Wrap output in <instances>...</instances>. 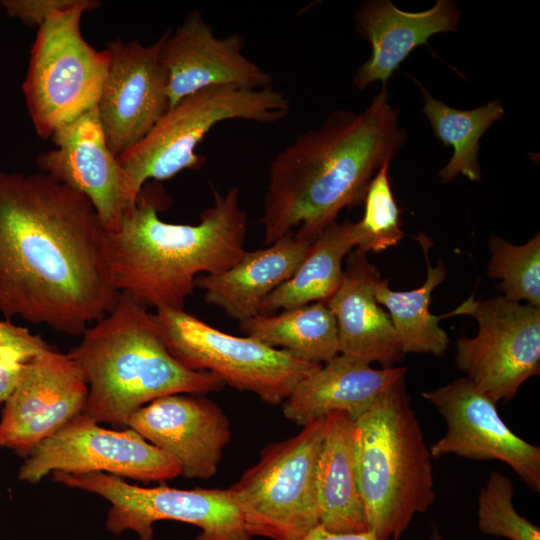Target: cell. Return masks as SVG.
Listing matches in <instances>:
<instances>
[{"instance_id": "26", "label": "cell", "mask_w": 540, "mask_h": 540, "mask_svg": "<svg viewBox=\"0 0 540 540\" xmlns=\"http://www.w3.org/2000/svg\"><path fill=\"white\" fill-rule=\"evenodd\" d=\"M239 323L246 336L307 362L323 364L340 354L336 321L326 302L258 314Z\"/></svg>"}, {"instance_id": "31", "label": "cell", "mask_w": 540, "mask_h": 540, "mask_svg": "<svg viewBox=\"0 0 540 540\" xmlns=\"http://www.w3.org/2000/svg\"><path fill=\"white\" fill-rule=\"evenodd\" d=\"M41 336L26 327L18 326L8 319H0V357L23 364L34 356L51 349Z\"/></svg>"}, {"instance_id": "30", "label": "cell", "mask_w": 540, "mask_h": 540, "mask_svg": "<svg viewBox=\"0 0 540 540\" xmlns=\"http://www.w3.org/2000/svg\"><path fill=\"white\" fill-rule=\"evenodd\" d=\"M514 486L509 477L494 470L477 499V526L481 533L509 540H540V528L514 507Z\"/></svg>"}, {"instance_id": "27", "label": "cell", "mask_w": 540, "mask_h": 540, "mask_svg": "<svg viewBox=\"0 0 540 540\" xmlns=\"http://www.w3.org/2000/svg\"><path fill=\"white\" fill-rule=\"evenodd\" d=\"M416 82L424 100L423 113L435 137L453 148L452 157L438 173L440 180L449 183L463 175L471 181H480L479 141L494 122L504 117L501 102L495 99L474 109L460 110L436 99Z\"/></svg>"}, {"instance_id": "15", "label": "cell", "mask_w": 540, "mask_h": 540, "mask_svg": "<svg viewBox=\"0 0 540 540\" xmlns=\"http://www.w3.org/2000/svg\"><path fill=\"white\" fill-rule=\"evenodd\" d=\"M161 45L162 37L149 46L120 39L106 45L109 68L96 109L116 156L143 139L169 109Z\"/></svg>"}, {"instance_id": "35", "label": "cell", "mask_w": 540, "mask_h": 540, "mask_svg": "<svg viewBox=\"0 0 540 540\" xmlns=\"http://www.w3.org/2000/svg\"><path fill=\"white\" fill-rule=\"evenodd\" d=\"M428 540H446L445 537L442 535V533L440 532V530L436 527V526H433L431 528V532H430V536H429V539Z\"/></svg>"}, {"instance_id": "34", "label": "cell", "mask_w": 540, "mask_h": 540, "mask_svg": "<svg viewBox=\"0 0 540 540\" xmlns=\"http://www.w3.org/2000/svg\"><path fill=\"white\" fill-rule=\"evenodd\" d=\"M300 540H378L371 530L354 533L332 532L317 525Z\"/></svg>"}, {"instance_id": "3", "label": "cell", "mask_w": 540, "mask_h": 540, "mask_svg": "<svg viewBox=\"0 0 540 540\" xmlns=\"http://www.w3.org/2000/svg\"><path fill=\"white\" fill-rule=\"evenodd\" d=\"M159 201L142 188L110 233L114 284L144 307L184 309L201 274L224 271L246 252L248 214L240 190L213 189V202L197 224L168 223L159 217Z\"/></svg>"}, {"instance_id": "33", "label": "cell", "mask_w": 540, "mask_h": 540, "mask_svg": "<svg viewBox=\"0 0 540 540\" xmlns=\"http://www.w3.org/2000/svg\"><path fill=\"white\" fill-rule=\"evenodd\" d=\"M22 364L0 357V405L4 404L13 391L21 374Z\"/></svg>"}, {"instance_id": "4", "label": "cell", "mask_w": 540, "mask_h": 540, "mask_svg": "<svg viewBox=\"0 0 540 540\" xmlns=\"http://www.w3.org/2000/svg\"><path fill=\"white\" fill-rule=\"evenodd\" d=\"M82 336L70 354L88 384L82 413L97 423L127 426L136 410L158 398L204 395L224 386L214 375L191 370L175 359L154 314L124 293Z\"/></svg>"}, {"instance_id": "6", "label": "cell", "mask_w": 540, "mask_h": 540, "mask_svg": "<svg viewBox=\"0 0 540 540\" xmlns=\"http://www.w3.org/2000/svg\"><path fill=\"white\" fill-rule=\"evenodd\" d=\"M290 102L272 87L211 86L170 107L149 133L117 156L134 204L146 181L168 180L183 170H198L206 160L195 149L217 124L233 119L261 124L287 117Z\"/></svg>"}, {"instance_id": "28", "label": "cell", "mask_w": 540, "mask_h": 540, "mask_svg": "<svg viewBox=\"0 0 540 540\" xmlns=\"http://www.w3.org/2000/svg\"><path fill=\"white\" fill-rule=\"evenodd\" d=\"M491 253L487 273L499 279L497 289L508 300L525 301L540 308V235L515 245L498 236L489 239Z\"/></svg>"}, {"instance_id": "22", "label": "cell", "mask_w": 540, "mask_h": 540, "mask_svg": "<svg viewBox=\"0 0 540 540\" xmlns=\"http://www.w3.org/2000/svg\"><path fill=\"white\" fill-rule=\"evenodd\" d=\"M310 243L289 233L265 248L246 251L224 271L199 275L195 287L228 317L239 322L252 318L267 296L294 274Z\"/></svg>"}, {"instance_id": "23", "label": "cell", "mask_w": 540, "mask_h": 540, "mask_svg": "<svg viewBox=\"0 0 540 540\" xmlns=\"http://www.w3.org/2000/svg\"><path fill=\"white\" fill-rule=\"evenodd\" d=\"M319 525L338 533L368 530L355 461V420L343 411L324 417L316 465Z\"/></svg>"}, {"instance_id": "25", "label": "cell", "mask_w": 540, "mask_h": 540, "mask_svg": "<svg viewBox=\"0 0 540 540\" xmlns=\"http://www.w3.org/2000/svg\"><path fill=\"white\" fill-rule=\"evenodd\" d=\"M423 248L427 263V275L423 284L408 291H395L388 280L380 278L374 285L377 302L387 311L402 351L425 353L441 357L449 347V337L439 322L443 315H434L429 305L434 289L446 278L447 270L442 260L431 266L426 254L430 243L428 237L419 233L416 238Z\"/></svg>"}, {"instance_id": "5", "label": "cell", "mask_w": 540, "mask_h": 540, "mask_svg": "<svg viewBox=\"0 0 540 540\" xmlns=\"http://www.w3.org/2000/svg\"><path fill=\"white\" fill-rule=\"evenodd\" d=\"M431 458L402 377L355 420L358 485L368 530L378 540H400L433 505Z\"/></svg>"}, {"instance_id": "11", "label": "cell", "mask_w": 540, "mask_h": 540, "mask_svg": "<svg viewBox=\"0 0 540 540\" xmlns=\"http://www.w3.org/2000/svg\"><path fill=\"white\" fill-rule=\"evenodd\" d=\"M467 315L477 334L456 343L455 366L496 403L509 401L521 385L540 374V308L503 296L474 294L443 318Z\"/></svg>"}, {"instance_id": "2", "label": "cell", "mask_w": 540, "mask_h": 540, "mask_svg": "<svg viewBox=\"0 0 540 540\" xmlns=\"http://www.w3.org/2000/svg\"><path fill=\"white\" fill-rule=\"evenodd\" d=\"M398 114L384 84L362 112L335 110L278 152L260 219L264 244L294 228L297 238L312 242L342 209L363 203L374 176L406 141Z\"/></svg>"}, {"instance_id": "20", "label": "cell", "mask_w": 540, "mask_h": 540, "mask_svg": "<svg viewBox=\"0 0 540 540\" xmlns=\"http://www.w3.org/2000/svg\"><path fill=\"white\" fill-rule=\"evenodd\" d=\"M461 11L453 0H438L421 12L398 9L389 0H368L355 14L357 30L371 45V55L353 78L364 90L375 81L382 85L418 46L441 32L456 31Z\"/></svg>"}, {"instance_id": "7", "label": "cell", "mask_w": 540, "mask_h": 540, "mask_svg": "<svg viewBox=\"0 0 540 540\" xmlns=\"http://www.w3.org/2000/svg\"><path fill=\"white\" fill-rule=\"evenodd\" d=\"M100 4L79 0L38 27L22 90L34 129L42 139H50L56 130L97 106L109 53L83 38L80 21Z\"/></svg>"}, {"instance_id": "8", "label": "cell", "mask_w": 540, "mask_h": 540, "mask_svg": "<svg viewBox=\"0 0 540 540\" xmlns=\"http://www.w3.org/2000/svg\"><path fill=\"white\" fill-rule=\"evenodd\" d=\"M324 417L295 436L266 446L258 462L229 487L247 533L300 540L319 525L316 465Z\"/></svg>"}, {"instance_id": "14", "label": "cell", "mask_w": 540, "mask_h": 540, "mask_svg": "<svg viewBox=\"0 0 540 540\" xmlns=\"http://www.w3.org/2000/svg\"><path fill=\"white\" fill-rule=\"evenodd\" d=\"M88 384L69 353L42 352L22 364L20 377L4 402L0 447L28 454L43 439L81 414Z\"/></svg>"}, {"instance_id": "29", "label": "cell", "mask_w": 540, "mask_h": 540, "mask_svg": "<svg viewBox=\"0 0 540 540\" xmlns=\"http://www.w3.org/2000/svg\"><path fill=\"white\" fill-rule=\"evenodd\" d=\"M389 165L386 163L370 182L363 202V217L353 222L356 248L365 253L396 246L404 236L401 209L389 182Z\"/></svg>"}, {"instance_id": "1", "label": "cell", "mask_w": 540, "mask_h": 540, "mask_svg": "<svg viewBox=\"0 0 540 540\" xmlns=\"http://www.w3.org/2000/svg\"><path fill=\"white\" fill-rule=\"evenodd\" d=\"M90 201L38 172L0 171V312L82 335L120 295Z\"/></svg>"}, {"instance_id": "9", "label": "cell", "mask_w": 540, "mask_h": 540, "mask_svg": "<svg viewBox=\"0 0 540 540\" xmlns=\"http://www.w3.org/2000/svg\"><path fill=\"white\" fill-rule=\"evenodd\" d=\"M163 342L185 367L208 372L224 385L282 404L296 385L321 364L296 358L249 336L223 332L184 309L154 314Z\"/></svg>"}, {"instance_id": "17", "label": "cell", "mask_w": 540, "mask_h": 540, "mask_svg": "<svg viewBox=\"0 0 540 540\" xmlns=\"http://www.w3.org/2000/svg\"><path fill=\"white\" fill-rule=\"evenodd\" d=\"M161 37L160 61L167 78L169 108L211 86L272 87V76L243 54L242 36L216 37L198 11L191 12L173 33L167 30Z\"/></svg>"}, {"instance_id": "21", "label": "cell", "mask_w": 540, "mask_h": 540, "mask_svg": "<svg viewBox=\"0 0 540 540\" xmlns=\"http://www.w3.org/2000/svg\"><path fill=\"white\" fill-rule=\"evenodd\" d=\"M406 373V367L375 369L371 364L338 354L296 385L282 403V412L299 426L332 411H343L356 420Z\"/></svg>"}, {"instance_id": "24", "label": "cell", "mask_w": 540, "mask_h": 540, "mask_svg": "<svg viewBox=\"0 0 540 540\" xmlns=\"http://www.w3.org/2000/svg\"><path fill=\"white\" fill-rule=\"evenodd\" d=\"M354 247L353 222L329 225L310 243L294 274L263 301L259 314L327 302L341 284L344 258Z\"/></svg>"}, {"instance_id": "16", "label": "cell", "mask_w": 540, "mask_h": 540, "mask_svg": "<svg viewBox=\"0 0 540 540\" xmlns=\"http://www.w3.org/2000/svg\"><path fill=\"white\" fill-rule=\"evenodd\" d=\"M50 139L55 148L36 158L40 171L86 197L108 232L116 231L125 210L134 204L96 107L56 130Z\"/></svg>"}, {"instance_id": "18", "label": "cell", "mask_w": 540, "mask_h": 540, "mask_svg": "<svg viewBox=\"0 0 540 540\" xmlns=\"http://www.w3.org/2000/svg\"><path fill=\"white\" fill-rule=\"evenodd\" d=\"M127 426L172 457L189 479L214 476L232 436L224 411L193 394L158 398L136 410Z\"/></svg>"}, {"instance_id": "13", "label": "cell", "mask_w": 540, "mask_h": 540, "mask_svg": "<svg viewBox=\"0 0 540 540\" xmlns=\"http://www.w3.org/2000/svg\"><path fill=\"white\" fill-rule=\"evenodd\" d=\"M443 417L444 435L429 447L432 458L456 455L507 464L534 492L540 491V448L515 434L497 403L466 377L421 392Z\"/></svg>"}, {"instance_id": "32", "label": "cell", "mask_w": 540, "mask_h": 540, "mask_svg": "<svg viewBox=\"0 0 540 540\" xmlns=\"http://www.w3.org/2000/svg\"><path fill=\"white\" fill-rule=\"evenodd\" d=\"M79 0H3L1 6L11 18L29 27H39L51 15L75 5Z\"/></svg>"}, {"instance_id": "10", "label": "cell", "mask_w": 540, "mask_h": 540, "mask_svg": "<svg viewBox=\"0 0 540 540\" xmlns=\"http://www.w3.org/2000/svg\"><path fill=\"white\" fill-rule=\"evenodd\" d=\"M52 479L109 501L105 527L116 536L133 531L139 540H153L154 523L173 520L199 527L201 532L195 540H253L230 488H146L102 472H53Z\"/></svg>"}, {"instance_id": "19", "label": "cell", "mask_w": 540, "mask_h": 540, "mask_svg": "<svg viewBox=\"0 0 540 540\" xmlns=\"http://www.w3.org/2000/svg\"><path fill=\"white\" fill-rule=\"evenodd\" d=\"M380 278L367 253L355 248L347 255L339 288L326 303L336 321L340 354L389 368L405 354L389 314L374 295Z\"/></svg>"}, {"instance_id": "12", "label": "cell", "mask_w": 540, "mask_h": 540, "mask_svg": "<svg viewBox=\"0 0 540 540\" xmlns=\"http://www.w3.org/2000/svg\"><path fill=\"white\" fill-rule=\"evenodd\" d=\"M53 472H102L142 482L181 475L172 457L135 430L106 429L83 413L32 448L19 470V479L37 483Z\"/></svg>"}]
</instances>
